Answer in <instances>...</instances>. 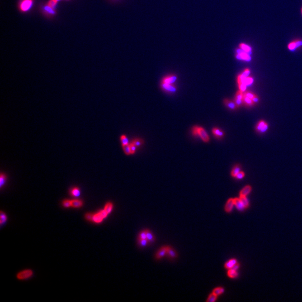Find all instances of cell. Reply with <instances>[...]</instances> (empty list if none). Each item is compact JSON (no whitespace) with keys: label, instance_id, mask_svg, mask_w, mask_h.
<instances>
[{"label":"cell","instance_id":"obj_1","mask_svg":"<svg viewBox=\"0 0 302 302\" xmlns=\"http://www.w3.org/2000/svg\"><path fill=\"white\" fill-rule=\"evenodd\" d=\"M40 13L48 19H53L57 15V10L53 9L47 2H42L39 6Z\"/></svg>","mask_w":302,"mask_h":302},{"label":"cell","instance_id":"obj_2","mask_svg":"<svg viewBox=\"0 0 302 302\" xmlns=\"http://www.w3.org/2000/svg\"><path fill=\"white\" fill-rule=\"evenodd\" d=\"M35 0H19L18 2V9L22 14H27L30 12L34 7Z\"/></svg>","mask_w":302,"mask_h":302},{"label":"cell","instance_id":"obj_3","mask_svg":"<svg viewBox=\"0 0 302 302\" xmlns=\"http://www.w3.org/2000/svg\"><path fill=\"white\" fill-rule=\"evenodd\" d=\"M109 215V213L104 208H103L96 213H92L91 222L95 224H100L104 222Z\"/></svg>","mask_w":302,"mask_h":302},{"label":"cell","instance_id":"obj_4","mask_svg":"<svg viewBox=\"0 0 302 302\" xmlns=\"http://www.w3.org/2000/svg\"><path fill=\"white\" fill-rule=\"evenodd\" d=\"M192 133L194 136L199 135L204 142H208L210 140L209 136L206 133L205 130L201 127H194L192 129Z\"/></svg>","mask_w":302,"mask_h":302},{"label":"cell","instance_id":"obj_5","mask_svg":"<svg viewBox=\"0 0 302 302\" xmlns=\"http://www.w3.org/2000/svg\"><path fill=\"white\" fill-rule=\"evenodd\" d=\"M34 275V271L31 269H24L23 270L20 271L19 273H18L16 277V279L19 280L24 281V280H27L30 279Z\"/></svg>","mask_w":302,"mask_h":302},{"label":"cell","instance_id":"obj_6","mask_svg":"<svg viewBox=\"0 0 302 302\" xmlns=\"http://www.w3.org/2000/svg\"><path fill=\"white\" fill-rule=\"evenodd\" d=\"M268 128V125L267 122L265 120H260L257 123L255 127V130L257 132L260 133H265Z\"/></svg>","mask_w":302,"mask_h":302},{"label":"cell","instance_id":"obj_7","mask_svg":"<svg viewBox=\"0 0 302 302\" xmlns=\"http://www.w3.org/2000/svg\"><path fill=\"white\" fill-rule=\"evenodd\" d=\"M246 76H245L242 73H241L238 75L237 76V83L239 87V90L245 92L247 89V85H246L245 82V79Z\"/></svg>","mask_w":302,"mask_h":302},{"label":"cell","instance_id":"obj_8","mask_svg":"<svg viewBox=\"0 0 302 302\" xmlns=\"http://www.w3.org/2000/svg\"><path fill=\"white\" fill-rule=\"evenodd\" d=\"M244 92L239 90L236 92L234 101L238 108L244 104Z\"/></svg>","mask_w":302,"mask_h":302},{"label":"cell","instance_id":"obj_9","mask_svg":"<svg viewBox=\"0 0 302 302\" xmlns=\"http://www.w3.org/2000/svg\"><path fill=\"white\" fill-rule=\"evenodd\" d=\"M236 57L238 59L245 61L247 62H249L251 60V57L249 53L246 52L241 49L238 50V52H237V55H236Z\"/></svg>","mask_w":302,"mask_h":302},{"label":"cell","instance_id":"obj_10","mask_svg":"<svg viewBox=\"0 0 302 302\" xmlns=\"http://www.w3.org/2000/svg\"><path fill=\"white\" fill-rule=\"evenodd\" d=\"M302 45V40L301 39H296L288 44L287 47L290 51H294Z\"/></svg>","mask_w":302,"mask_h":302},{"label":"cell","instance_id":"obj_11","mask_svg":"<svg viewBox=\"0 0 302 302\" xmlns=\"http://www.w3.org/2000/svg\"><path fill=\"white\" fill-rule=\"evenodd\" d=\"M223 102H224L225 106L231 110H235L238 108L235 103V101H232L230 99H225L223 101Z\"/></svg>","mask_w":302,"mask_h":302},{"label":"cell","instance_id":"obj_12","mask_svg":"<svg viewBox=\"0 0 302 302\" xmlns=\"http://www.w3.org/2000/svg\"><path fill=\"white\" fill-rule=\"evenodd\" d=\"M69 194L71 197L77 198V197H80V195L81 194V189L77 186H73L69 189Z\"/></svg>","mask_w":302,"mask_h":302},{"label":"cell","instance_id":"obj_13","mask_svg":"<svg viewBox=\"0 0 302 302\" xmlns=\"http://www.w3.org/2000/svg\"><path fill=\"white\" fill-rule=\"evenodd\" d=\"M161 87L165 91L168 92H175L176 91V87L173 85V84H167L161 83Z\"/></svg>","mask_w":302,"mask_h":302},{"label":"cell","instance_id":"obj_14","mask_svg":"<svg viewBox=\"0 0 302 302\" xmlns=\"http://www.w3.org/2000/svg\"><path fill=\"white\" fill-rule=\"evenodd\" d=\"M84 205L83 201L80 199H72V208L75 209L81 208Z\"/></svg>","mask_w":302,"mask_h":302},{"label":"cell","instance_id":"obj_15","mask_svg":"<svg viewBox=\"0 0 302 302\" xmlns=\"http://www.w3.org/2000/svg\"><path fill=\"white\" fill-rule=\"evenodd\" d=\"M177 77L175 75H169L166 77H164L161 83H167V84H173L176 81Z\"/></svg>","mask_w":302,"mask_h":302},{"label":"cell","instance_id":"obj_16","mask_svg":"<svg viewBox=\"0 0 302 302\" xmlns=\"http://www.w3.org/2000/svg\"><path fill=\"white\" fill-rule=\"evenodd\" d=\"M234 205H235L234 199L230 198V199H228L225 204V208H224L225 211L227 213H230V211H232L233 207Z\"/></svg>","mask_w":302,"mask_h":302},{"label":"cell","instance_id":"obj_17","mask_svg":"<svg viewBox=\"0 0 302 302\" xmlns=\"http://www.w3.org/2000/svg\"><path fill=\"white\" fill-rule=\"evenodd\" d=\"M234 202H235V205L236 206L238 210L240 211H243L245 209H246L245 206L244 205L242 201H241L240 197L239 198H234Z\"/></svg>","mask_w":302,"mask_h":302},{"label":"cell","instance_id":"obj_18","mask_svg":"<svg viewBox=\"0 0 302 302\" xmlns=\"http://www.w3.org/2000/svg\"><path fill=\"white\" fill-rule=\"evenodd\" d=\"M252 187L250 185H246L244 187L240 192V196H246L247 197L249 193L251 192Z\"/></svg>","mask_w":302,"mask_h":302},{"label":"cell","instance_id":"obj_19","mask_svg":"<svg viewBox=\"0 0 302 302\" xmlns=\"http://www.w3.org/2000/svg\"><path fill=\"white\" fill-rule=\"evenodd\" d=\"M212 133L216 138H222L224 135V133L222 130L218 128H214L212 129Z\"/></svg>","mask_w":302,"mask_h":302},{"label":"cell","instance_id":"obj_20","mask_svg":"<svg viewBox=\"0 0 302 302\" xmlns=\"http://www.w3.org/2000/svg\"><path fill=\"white\" fill-rule=\"evenodd\" d=\"M167 247H162L157 252L156 254V258L157 259L162 258L163 256H165L167 254Z\"/></svg>","mask_w":302,"mask_h":302},{"label":"cell","instance_id":"obj_21","mask_svg":"<svg viewBox=\"0 0 302 302\" xmlns=\"http://www.w3.org/2000/svg\"><path fill=\"white\" fill-rule=\"evenodd\" d=\"M8 217L5 212L3 211H1L0 213V225L1 227L5 225L6 223L7 222Z\"/></svg>","mask_w":302,"mask_h":302},{"label":"cell","instance_id":"obj_22","mask_svg":"<svg viewBox=\"0 0 302 302\" xmlns=\"http://www.w3.org/2000/svg\"><path fill=\"white\" fill-rule=\"evenodd\" d=\"M7 180V176L5 173H1L0 175V187L2 189L6 185Z\"/></svg>","mask_w":302,"mask_h":302},{"label":"cell","instance_id":"obj_23","mask_svg":"<svg viewBox=\"0 0 302 302\" xmlns=\"http://www.w3.org/2000/svg\"><path fill=\"white\" fill-rule=\"evenodd\" d=\"M241 167L240 165H236L233 167L231 171V173H230L231 176L233 178H235L236 176L237 175V174L241 171Z\"/></svg>","mask_w":302,"mask_h":302},{"label":"cell","instance_id":"obj_24","mask_svg":"<svg viewBox=\"0 0 302 302\" xmlns=\"http://www.w3.org/2000/svg\"><path fill=\"white\" fill-rule=\"evenodd\" d=\"M239 47H240V49L245 51L246 52L249 53H251V52H252L251 47L246 44L241 43L239 44Z\"/></svg>","mask_w":302,"mask_h":302},{"label":"cell","instance_id":"obj_25","mask_svg":"<svg viewBox=\"0 0 302 302\" xmlns=\"http://www.w3.org/2000/svg\"><path fill=\"white\" fill-rule=\"evenodd\" d=\"M237 263V261L236 259H230V260H229L227 263H225L224 265V267H225V268H227V269H230V268H232V267Z\"/></svg>","mask_w":302,"mask_h":302},{"label":"cell","instance_id":"obj_26","mask_svg":"<svg viewBox=\"0 0 302 302\" xmlns=\"http://www.w3.org/2000/svg\"><path fill=\"white\" fill-rule=\"evenodd\" d=\"M167 254L170 257V258H175L177 256V254L176 251L173 249L171 247H167Z\"/></svg>","mask_w":302,"mask_h":302},{"label":"cell","instance_id":"obj_27","mask_svg":"<svg viewBox=\"0 0 302 302\" xmlns=\"http://www.w3.org/2000/svg\"><path fill=\"white\" fill-rule=\"evenodd\" d=\"M244 104L247 107H251L254 105V103L252 99L244 96Z\"/></svg>","mask_w":302,"mask_h":302},{"label":"cell","instance_id":"obj_28","mask_svg":"<svg viewBox=\"0 0 302 302\" xmlns=\"http://www.w3.org/2000/svg\"><path fill=\"white\" fill-rule=\"evenodd\" d=\"M63 207L64 208H72V200L69 199H64L62 202Z\"/></svg>","mask_w":302,"mask_h":302},{"label":"cell","instance_id":"obj_29","mask_svg":"<svg viewBox=\"0 0 302 302\" xmlns=\"http://www.w3.org/2000/svg\"><path fill=\"white\" fill-rule=\"evenodd\" d=\"M113 208H114V205H113V204L111 202H107L105 204V205H104V208L105 209L106 211H107L109 214H110L113 211Z\"/></svg>","mask_w":302,"mask_h":302},{"label":"cell","instance_id":"obj_30","mask_svg":"<svg viewBox=\"0 0 302 302\" xmlns=\"http://www.w3.org/2000/svg\"><path fill=\"white\" fill-rule=\"evenodd\" d=\"M236 271L237 270H235L232 269V268L228 269V271L227 273L228 276L230 278H235L238 276V273Z\"/></svg>","mask_w":302,"mask_h":302},{"label":"cell","instance_id":"obj_31","mask_svg":"<svg viewBox=\"0 0 302 302\" xmlns=\"http://www.w3.org/2000/svg\"><path fill=\"white\" fill-rule=\"evenodd\" d=\"M47 2L48 5H49L50 6H51L52 7H53V9H56V10L57 9L58 5L59 2L57 0H48Z\"/></svg>","mask_w":302,"mask_h":302},{"label":"cell","instance_id":"obj_32","mask_svg":"<svg viewBox=\"0 0 302 302\" xmlns=\"http://www.w3.org/2000/svg\"><path fill=\"white\" fill-rule=\"evenodd\" d=\"M240 199L245 208H247L249 206V201L248 200L247 197L246 196H240Z\"/></svg>","mask_w":302,"mask_h":302},{"label":"cell","instance_id":"obj_33","mask_svg":"<svg viewBox=\"0 0 302 302\" xmlns=\"http://www.w3.org/2000/svg\"><path fill=\"white\" fill-rule=\"evenodd\" d=\"M120 140H121V143L122 146L129 144V140L125 135H122L120 136Z\"/></svg>","mask_w":302,"mask_h":302},{"label":"cell","instance_id":"obj_34","mask_svg":"<svg viewBox=\"0 0 302 302\" xmlns=\"http://www.w3.org/2000/svg\"><path fill=\"white\" fill-rule=\"evenodd\" d=\"M146 232L147 240L149 242H154V237L153 234L149 230H146Z\"/></svg>","mask_w":302,"mask_h":302},{"label":"cell","instance_id":"obj_35","mask_svg":"<svg viewBox=\"0 0 302 302\" xmlns=\"http://www.w3.org/2000/svg\"><path fill=\"white\" fill-rule=\"evenodd\" d=\"M254 81V80L252 77H249V76L245 77V83L247 85V86H251L253 83Z\"/></svg>","mask_w":302,"mask_h":302},{"label":"cell","instance_id":"obj_36","mask_svg":"<svg viewBox=\"0 0 302 302\" xmlns=\"http://www.w3.org/2000/svg\"><path fill=\"white\" fill-rule=\"evenodd\" d=\"M132 143H133L136 147H140L143 144V141L142 139L136 138V139H133Z\"/></svg>","mask_w":302,"mask_h":302},{"label":"cell","instance_id":"obj_37","mask_svg":"<svg viewBox=\"0 0 302 302\" xmlns=\"http://www.w3.org/2000/svg\"><path fill=\"white\" fill-rule=\"evenodd\" d=\"M122 147H123V151H124V154H127V155H129V154H131V152H130V149L129 144L122 146Z\"/></svg>","mask_w":302,"mask_h":302},{"label":"cell","instance_id":"obj_38","mask_svg":"<svg viewBox=\"0 0 302 302\" xmlns=\"http://www.w3.org/2000/svg\"><path fill=\"white\" fill-rule=\"evenodd\" d=\"M224 292V289L223 288H216L213 290V293H214V294H216L217 296H218V295L222 294V293H223Z\"/></svg>","mask_w":302,"mask_h":302},{"label":"cell","instance_id":"obj_39","mask_svg":"<svg viewBox=\"0 0 302 302\" xmlns=\"http://www.w3.org/2000/svg\"><path fill=\"white\" fill-rule=\"evenodd\" d=\"M217 299V295L214 294V293H212L211 294L209 295V297L207 299V302H214L216 301V300Z\"/></svg>","mask_w":302,"mask_h":302},{"label":"cell","instance_id":"obj_40","mask_svg":"<svg viewBox=\"0 0 302 302\" xmlns=\"http://www.w3.org/2000/svg\"><path fill=\"white\" fill-rule=\"evenodd\" d=\"M255 95H256V94H254L253 92H250V91H245L244 92V96H246L251 99H252Z\"/></svg>","mask_w":302,"mask_h":302},{"label":"cell","instance_id":"obj_41","mask_svg":"<svg viewBox=\"0 0 302 302\" xmlns=\"http://www.w3.org/2000/svg\"><path fill=\"white\" fill-rule=\"evenodd\" d=\"M149 241L147 240V239H140L139 238V241H138V243H139V245L142 246V247H144L146 246H147V245L148 244V242Z\"/></svg>","mask_w":302,"mask_h":302},{"label":"cell","instance_id":"obj_42","mask_svg":"<svg viewBox=\"0 0 302 302\" xmlns=\"http://www.w3.org/2000/svg\"><path fill=\"white\" fill-rule=\"evenodd\" d=\"M129 147L130 149V152H131V154H135V152H136L137 147L133 143H130Z\"/></svg>","mask_w":302,"mask_h":302},{"label":"cell","instance_id":"obj_43","mask_svg":"<svg viewBox=\"0 0 302 302\" xmlns=\"http://www.w3.org/2000/svg\"><path fill=\"white\" fill-rule=\"evenodd\" d=\"M245 176V173L244 171H240V173H238L237 174V175L236 176V177L235 178H236L238 180H241V179H242L243 178H244Z\"/></svg>","mask_w":302,"mask_h":302},{"label":"cell","instance_id":"obj_44","mask_svg":"<svg viewBox=\"0 0 302 302\" xmlns=\"http://www.w3.org/2000/svg\"><path fill=\"white\" fill-rule=\"evenodd\" d=\"M242 73L246 77H248L249 76V74L251 73V71L249 68H246Z\"/></svg>","mask_w":302,"mask_h":302},{"label":"cell","instance_id":"obj_45","mask_svg":"<svg viewBox=\"0 0 302 302\" xmlns=\"http://www.w3.org/2000/svg\"><path fill=\"white\" fill-rule=\"evenodd\" d=\"M139 238L140 239H147V235H146V230L140 233Z\"/></svg>","mask_w":302,"mask_h":302},{"label":"cell","instance_id":"obj_46","mask_svg":"<svg viewBox=\"0 0 302 302\" xmlns=\"http://www.w3.org/2000/svg\"><path fill=\"white\" fill-rule=\"evenodd\" d=\"M252 100L253 101L254 104H257L259 102V101H260V99H259V96L256 95L254 97Z\"/></svg>","mask_w":302,"mask_h":302},{"label":"cell","instance_id":"obj_47","mask_svg":"<svg viewBox=\"0 0 302 302\" xmlns=\"http://www.w3.org/2000/svg\"><path fill=\"white\" fill-rule=\"evenodd\" d=\"M239 268H240V264H238V263H237V264L235 265L232 267V269H233V270H237Z\"/></svg>","mask_w":302,"mask_h":302},{"label":"cell","instance_id":"obj_48","mask_svg":"<svg viewBox=\"0 0 302 302\" xmlns=\"http://www.w3.org/2000/svg\"><path fill=\"white\" fill-rule=\"evenodd\" d=\"M108 1H110V2H116V1H119V0H108Z\"/></svg>","mask_w":302,"mask_h":302},{"label":"cell","instance_id":"obj_49","mask_svg":"<svg viewBox=\"0 0 302 302\" xmlns=\"http://www.w3.org/2000/svg\"><path fill=\"white\" fill-rule=\"evenodd\" d=\"M57 1H58V2H60V1H62V0H57Z\"/></svg>","mask_w":302,"mask_h":302},{"label":"cell","instance_id":"obj_50","mask_svg":"<svg viewBox=\"0 0 302 302\" xmlns=\"http://www.w3.org/2000/svg\"><path fill=\"white\" fill-rule=\"evenodd\" d=\"M301 14H302V9H301Z\"/></svg>","mask_w":302,"mask_h":302}]
</instances>
